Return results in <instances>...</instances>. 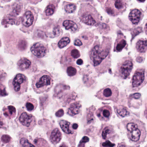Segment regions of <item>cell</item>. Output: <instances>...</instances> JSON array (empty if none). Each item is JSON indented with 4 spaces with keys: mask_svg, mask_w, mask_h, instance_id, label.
Listing matches in <instances>:
<instances>
[{
    "mask_svg": "<svg viewBox=\"0 0 147 147\" xmlns=\"http://www.w3.org/2000/svg\"><path fill=\"white\" fill-rule=\"evenodd\" d=\"M111 40L109 38L103 37L100 44L97 40L89 52L90 63L98 73L107 72L111 65Z\"/></svg>",
    "mask_w": 147,
    "mask_h": 147,
    "instance_id": "1",
    "label": "cell"
},
{
    "mask_svg": "<svg viewBox=\"0 0 147 147\" xmlns=\"http://www.w3.org/2000/svg\"><path fill=\"white\" fill-rule=\"evenodd\" d=\"M125 128L129 140L140 144L144 142L146 137V130L144 123L137 119H131L125 123Z\"/></svg>",
    "mask_w": 147,
    "mask_h": 147,
    "instance_id": "2",
    "label": "cell"
},
{
    "mask_svg": "<svg viewBox=\"0 0 147 147\" xmlns=\"http://www.w3.org/2000/svg\"><path fill=\"white\" fill-rule=\"evenodd\" d=\"M54 80L51 74L46 70H42L32 77L33 90L37 94L48 92L53 86Z\"/></svg>",
    "mask_w": 147,
    "mask_h": 147,
    "instance_id": "3",
    "label": "cell"
},
{
    "mask_svg": "<svg viewBox=\"0 0 147 147\" xmlns=\"http://www.w3.org/2000/svg\"><path fill=\"white\" fill-rule=\"evenodd\" d=\"M78 15L81 21L90 26L98 25L100 20V15L98 11L89 3L81 5Z\"/></svg>",
    "mask_w": 147,
    "mask_h": 147,
    "instance_id": "4",
    "label": "cell"
},
{
    "mask_svg": "<svg viewBox=\"0 0 147 147\" xmlns=\"http://www.w3.org/2000/svg\"><path fill=\"white\" fill-rule=\"evenodd\" d=\"M16 122L19 126L25 132L33 130L37 124L36 117L32 114H30L24 110L19 109Z\"/></svg>",
    "mask_w": 147,
    "mask_h": 147,
    "instance_id": "5",
    "label": "cell"
},
{
    "mask_svg": "<svg viewBox=\"0 0 147 147\" xmlns=\"http://www.w3.org/2000/svg\"><path fill=\"white\" fill-rule=\"evenodd\" d=\"M29 81L26 76L23 74H18L10 80L9 86L13 93L20 95L26 92L28 90Z\"/></svg>",
    "mask_w": 147,
    "mask_h": 147,
    "instance_id": "6",
    "label": "cell"
},
{
    "mask_svg": "<svg viewBox=\"0 0 147 147\" xmlns=\"http://www.w3.org/2000/svg\"><path fill=\"white\" fill-rule=\"evenodd\" d=\"M133 66V61L131 57H125L118 63L115 70V75L120 79L126 80L129 77Z\"/></svg>",
    "mask_w": 147,
    "mask_h": 147,
    "instance_id": "7",
    "label": "cell"
},
{
    "mask_svg": "<svg viewBox=\"0 0 147 147\" xmlns=\"http://www.w3.org/2000/svg\"><path fill=\"white\" fill-rule=\"evenodd\" d=\"M127 6L126 0H107L104 9L109 15L114 17L123 13Z\"/></svg>",
    "mask_w": 147,
    "mask_h": 147,
    "instance_id": "8",
    "label": "cell"
},
{
    "mask_svg": "<svg viewBox=\"0 0 147 147\" xmlns=\"http://www.w3.org/2000/svg\"><path fill=\"white\" fill-rule=\"evenodd\" d=\"M37 19V13L33 9H27L21 19L22 30L24 32L32 30Z\"/></svg>",
    "mask_w": 147,
    "mask_h": 147,
    "instance_id": "9",
    "label": "cell"
},
{
    "mask_svg": "<svg viewBox=\"0 0 147 147\" xmlns=\"http://www.w3.org/2000/svg\"><path fill=\"white\" fill-rule=\"evenodd\" d=\"M119 95V92L117 88L110 85L99 90L95 96L100 100H110L116 102L118 100Z\"/></svg>",
    "mask_w": 147,
    "mask_h": 147,
    "instance_id": "10",
    "label": "cell"
},
{
    "mask_svg": "<svg viewBox=\"0 0 147 147\" xmlns=\"http://www.w3.org/2000/svg\"><path fill=\"white\" fill-rule=\"evenodd\" d=\"M146 83L145 69L138 68L136 70L131 82V88L132 91L140 90Z\"/></svg>",
    "mask_w": 147,
    "mask_h": 147,
    "instance_id": "11",
    "label": "cell"
},
{
    "mask_svg": "<svg viewBox=\"0 0 147 147\" xmlns=\"http://www.w3.org/2000/svg\"><path fill=\"white\" fill-rule=\"evenodd\" d=\"M18 69L22 72L30 74L35 72L37 67L33 61L26 57L20 58L17 63Z\"/></svg>",
    "mask_w": 147,
    "mask_h": 147,
    "instance_id": "12",
    "label": "cell"
},
{
    "mask_svg": "<svg viewBox=\"0 0 147 147\" xmlns=\"http://www.w3.org/2000/svg\"><path fill=\"white\" fill-rule=\"evenodd\" d=\"M59 125L67 137H68L69 142L72 144H75V138L76 135V130L73 129L72 124L68 121L61 120L59 121Z\"/></svg>",
    "mask_w": 147,
    "mask_h": 147,
    "instance_id": "13",
    "label": "cell"
},
{
    "mask_svg": "<svg viewBox=\"0 0 147 147\" xmlns=\"http://www.w3.org/2000/svg\"><path fill=\"white\" fill-rule=\"evenodd\" d=\"M62 26L66 30L69 31L72 33H76L79 31L81 27L80 24L77 20L71 17L63 19Z\"/></svg>",
    "mask_w": 147,
    "mask_h": 147,
    "instance_id": "14",
    "label": "cell"
},
{
    "mask_svg": "<svg viewBox=\"0 0 147 147\" xmlns=\"http://www.w3.org/2000/svg\"><path fill=\"white\" fill-rule=\"evenodd\" d=\"M32 53L38 58H43L46 56L49 51L47 45L41 42L35 43L30 48Z\"/></svg>",
    "mask_w": 147,
    "mask_h": 147,
    "instance_id": "15",
    "label": "cell"
},
{
    "mask_svg": "<svg viewBox=\"0 0 147 147\" xmlns=\"http://www.w3.org/2000/svg\"><path fill=\"white\" fill-rule=\"evenodd\" d=\"M112 114V108L109 105H104L99 108L96 115L101 121L107 122L111 119Z\"/></svg>",
    "mask_w": 147,
    "mask_h": 147,
    "instance_id": "16",
    "label": "cell"
},
{
    "mask_svg": "<svg viewBox=\"0 0 147 147\" xmlns=\"http://www.w3.org/2000/svg\"><path fill=\"white\" fill-rule=\"evenodd\" d=\"M48 138L51 143L54 145L61 142L62 138V134L58 128H55L48 132Z\"/></svg>",
    "mask_w": 147,
    "mask_h": 147,
    "instance_id": "17",
    "label": "cell"
},
{
    "mask_svg": "<svg viewBox=\"0 0 147 147\" xmlns=\"http://www.w3.org/2000/svg\"><path fill=\"white\" fill-rule=\"evenodd\" d=\"M143 17V14L142 10L135 8L131 11L129 14V18L133 24L137 25L140 23Z\"/></svg>",
    "mask_w": 147,
    "mask_h": 147,
    "instance_id": "18",
    "label": "cell"
},
{
    "mask_svg": "<svg viewBox=\"0 0 147 147\" xmlns=\"http://www.w3.org/2000/svg\"><path fill=\"white\" fill-rule=\"evenodd\" d=\"M82 107L80 102L78 101L72 103L68 108L67 113L71 117H77L81 113Z\"/></svg>",
    "mask_w": 147,
    "mask_h": 147,
    "instance_id": "19",
    "label": "cell"
},
{
    "mask_svg": "<svg viewBox=\"0 0 147 147\" xmlns=\"http://www.w3.org/2000/svg\"><path fill=\"white\" fill-rule=\"evenodd\" d=\"M127 45L126 38L122 34H118L115 45H114V51L119 52L122 51Z\"/></svg>",
    "mask_w": 147,
    "mask_h": 147,
    "instance_id": "20",
    "label": "cell"
},
{
    "mask_svg": "<svg viewBox=\"0 0 147 147\" xmlns=\"http://www.w3.org/2000/svg\"><path fill=\"white\" fill-rule=\"evenodd\" d=\"M114 130L113 127L110 125H105L101 130V136L103 140H108L114 136Z\"/></svg>",
    "mask_w": 147,
    "mask_h": 147,
    "instance_id": "21",
    "label": "cell"
},
{
    "mask_svg": "<svg viewBox=\"0 0 147 147\" xmlns=\"http://www.w3.org/2000/svg\"><path fill=\"white\" fill-rule=\"evenodd\" d=\"M65 56L68 60L74 61L80 57L79 50L74 46H70L65 52Z\"/></svg>",
    "mask_w": 147,
    "mask_h": 147,
    "instance_id": "22",
    "label": "cell"
},
{
    "mask_svg": "<svg viewBox=\"0 0 147 147\" xmlns=\"http://www.w3.org/2000/svg\"><path fill=\"white\" fill-rule=\"evenodd\" d=\"M4 116L8 119H12L15 117L17 114L16 109L12 105L5 106L3 109Z\"/></svg>",
    "mask_w": 147,
    "mask_h": 147,
    "instance_id": "23",
    "label": "cell"
},
{
    "mask_svg": "<svg viewBox=\"0 0 147 147\" xmlns=\"http://www.w3.org/2000/svg\"><path fill=\"white\" fill-rule=\"evenodd\" d=\"M114 110L117 115L120 118L127 117L130 114L128 108L124 106H116L114 107Z\"/></svg>",
    "mask_w": 147,
    "mask_h": 147,
    "instance_id": "24",
    "label": "cell"
},
{
    "mask_svg": "<svg viewBox=\"0 0 147 147\" xmlns=\"http://www.w3.org/2000/svg\"><path fill=\"white\" fill-rule=\"evenodd\" d=\"M38 106L37 100L33 98H30L27 99L25 104V107L26 110L30 112L34 111Z\"/></svg>",
    "mask_w": 147,
    "mask_h": 147,
    "instance_id": "25",
    "label": "cell"
},
{
    "mask_svg": "<svg viewBox=\"0 0 147 147\" xmlns=\"http://www.w3.org/2000/svg\"><path fill=\"white\" fill-rule=\"evenodd\" d=\"M57 7V4L56 3H51L49 4L45 10V14L46 18H49L53 15L55 12Z\"/></svg>",
    "mask_w": 147,
    "mask_h": 147,
    "instance_id": "26",
    "label": "cell"
},
{
    "mask_svg": "<svg viewBox=\"0 0 147 147\" xmlns=\"http://www.w3.org/2000/svg\"><path fill=\"white\" fill-rule=\"evenodd\" d=\"M136 49L139 53H145L147 51L146 39L141 38L137 42Z\"/></svg>",
    "mask_w": 147,
    "mask_h": 147,
    "instance_id": "27",
    "label": "cell"
},
{
    "mask_svg": "<svg viewBox=\"0 0 147 147\" xmlns=\"http://www.w3.org/2000/svg\"><path fill=\"white\" fill-rule=\"evenodd\" d=\"M66 73L69 77H74L77 74V67L73 63H69L66 66Z\"/></svg>",
    "mask_w": 147,
    "mask_h": 147,
    "instance_id": "28",
    "label": "cell"
},
{
    "mask_svg": "<svg viewBox=\"0 0 147 147\" xmlns=\"http://www.w3.org/2000/svg\"><path fill=\"white\" fill-rule=\"evenodd\" d=\"M63 7L67 13H74L76 11L77 6L75 3L65 1L63 3Z\"/></svg>",
    "mask_w": 147,
    "mask_h": 147,
    "instance_id": "29",
    "label": "cell"
},
{
    "mask_svg": "<svg viewBox=\"0 0 147 147\" xmlns=\"http://www.w3.org/2000/svg\"><path fill=\"white\" fill-rule=\"evenodd\" d=\"M70 42V38L69 35L68 34L62 38L59 41L58 43V46L60 49H63L68 45Z\"/></svg>",
    "mask_w": 147,
    "mask_h": 147,
    "instance_id": "30",
    "label": "cell"
},
{
    "mask_svg": "<svg viewBox=\"0 0 147 147\" xmlns=\"http://www.w3.org/2000/svg\"><path fill=\"white\" fill-rule=\"evenodd\" d=\"M80 37L81 38L80 39H82L84 42L86 41H87L88 43V44H89V42L91 43L92 41H93V35L92 34L91 32H84V33L81 34Z\"/></svg>",
    "mask_w": 147,
    "mask_h": 147,
    "instance_id": "31",
    "label": "cell"
},
{
    "mask_svg": "<svg viewBox=\"0 0 147 147\" xmlns=\"http://www.w3.org/2000/svg\"><path fill=\"white\" fill-rule=\"evenodd\" d=\"M20 146L23 147H32L35 146L34 144H32L25 137H22L20 140Z\"/></svg>",
    "mask_w": 147,
    "mask_h": 147,
    "instance_id": "32",
    "label": "cell"
},
{
    "mask_svg": "<svg viewBox=\"0 0 147 147\" xmlns=\"http://www.w3.org/2000/svg\"><path fill=\"white\" fill-rule=\"evenodd\" d=\"M8 94L5 86L3 84H0V97H5Z\"/></svg>",
    "mask_w": 147,
    "mask_h": 147,
    "instance_id": "33",
    "label": "cell"
},
{
    "mask_svg": "<svg viewBox=\"0 0 147 147\" xmlns=\"http://www.w3.org/2000/svg\"><path fill=\"white\" fill-rule=\"evenodd\" d=\"M11 140V138L9 135H4L1 137V141L5 144H7L10 142Z\"/></svg>",
    "mask_w": 147,
    "mask_h": 147,
    "instance_id": "34",
    "label": "cell"
},
{
    "mask_svg": "<svg viewBox=\"0 0 147 147\" xmlns=\"http://www.w3.org/2000/svg\"><path fill=\"white\" fill-rule=\"evenodd\" d=\"M0 129H7L5 120L3 117L0 115Z\"/></svg>",
    "mask_w": 147,
    "mask_h": 147,
    "instance_id": "35",
    "label": "cell"
},
{
    "mask_svg": "<svg viewBox=\"0 0 147 147\" xmlns=\"http://www.w3.org/2000/svg\"><path fill=\"white\" fill-rule=\"evenodd\" d=\"M115 145L114 144L111 142L109 140H106L105 142L101 144L100 146L103 147H113Z\"/></svg>",
    "mask_w": 147,
    "mask_h": 147,
    "instance_id": "36",
    "label": "cell"
},
{
    "mask_svg": "<svg viewBox=\"0 0 147 147\" xmlns=\"http://www.w3.org/2000/svg\"><path fill=\"white\" fill-rule=\"evenodd\" d=\"M64 111L63 109H60V110H58L56 113L55 115L56 116L58 117H62L63 115H64Z\"/></svg>",
    "mask_w": 147,
    "mask_h": 147,
    "instance_id": "37",
    "label": "cell"
},
{
    "mask_svg": "<svg viewBox=\"0 0 147 147\" xmlns=\"http://www.w3.org/2000/svg\"><path fill=\"white\" fill-rule=\"evenodd\" d=\"M74 45L76 46H80V47L83 45L82 43V42L81 41L79 38H77V39H76L74 42Z\"/></svg>",
    "mask_w": 147,
    "mask_h": 147,
    "instance_id": "38",
    "label": "cell"
},
{
    "mask_svg": "<svg viewBox=\"0 0 147 147\" xmlns=\"http://www.w3.org/2000/svg\"><path fill=\"white\" fill-rule=\"evenodd\" d=\"M89 138L88 137L84 136L80 142V145L81 144H83V143H86L87 142H89Z\"/></svg>",
    "mask_w": 147,
    "mask_h": 147,
    "instance_id": "39",
    "label": "cell"
},
{
    "mask_svg": "<svg viewBox=\"0 0 147 147\" xmlns=\"http://www.w3.org/2000/svg\"><path fill=\"white\" fill-rule=\"evenodd\" d=\"M28 1L32 4H36L41 1L42 0H28Z\"/></svg>",
    "mask_w": 147,
    "mask_h": 147,
    "instance_id": "40",
    "label": "cell"
},
{
    "mask_svg": "<svg viewBox=\"0 0 147 147\" xmlns=\"http://www.w3.org/2000/svg\"><path fill=\"white\" fill-rule=\"evenodd\" d=\"M76 63H77L78 65H82V64H83V60H82V59H78V60L76 61Z\"/></svg>",
    "mask_w": 147,
    "mask_h": 147,
    "instance_id": "41",
    "label": "cell"
},
{
    "mask_svg": "<svg viewBox=\"0 0 147 147\" xmlns=\"http://www.w3.org/2000/svg\"><path fill=\"white\" fill-rule=\"evenodd\" d=\"M72 127L73 129L76 130L77 129H78V127H79V125H78V124L75 123H73V124L72 125Z\"/></svg>",
    "mask_w": 147,
    "mask_h": 147,
    "instance_id": "42",
    "label": "cell"
},
{
    "mask_svg": "<svg viewBox=\"0 0 147 147\" xmlns=\"http://www.w3.org/2000/svg\"><path fill=\"white\" fill-rule=\"evenodd\" d=\"M137 1L138 2H141V3L144 2V1H145V0H137Z\"/></svg>",
    "mask_w": 147,
    "mask_h": 147,
    "instance_id": "43",
    "label": "cell"
},
{
    "mask_svg": "<svg viewBox=\"0 0 147 147\" xmlns=\"http://www.w3.org/2000/svg\"><path fill=\"white\" fill-rule=\"evenodd\" d=\"M2 2H7V1H11V0H1Z\"/></svg>",
    "mask_w": 147,
    "mask_h": 147,
    "instance_id": "44",
    "label": "cell"
},
{
    "mask_svg": "<svg viewBox=\"0 0 147 147\" xmlns=\"http://www.w3.org/2000/svg\"><path fill=\"white\" fill-rule=\"evenodd\" d=\"M98 1L100 2V3H103L105 1V0H98Z\"/></svg>",
    "mask_w": 147,
    "mask_h": 147,
    "instance_id": "45",
    "label": "cell"
},
{
    "mask_svg": "<svg viewBox=\"0 0 147 147\" xmlns=\"http://www.w3.org/2000/svg\"><path fill=\"white\" fill-rule=\"evenodd\" d=\"M1 46V41H0V47Z\"/></svg>",
    "mask_w": 147,
    "mask_h": 147,
    "instance_id": "46",
    "label": "cell"
}]
</instances>
